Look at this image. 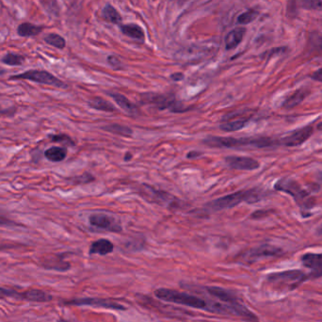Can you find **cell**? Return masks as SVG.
Returning <instances> with one entry per match:
<instances>
[{
  "label": "cell",
  "mask_w": 322,
  "mask_h": 322,
  "mask_svg": "<svg viewBox=\"0 0 322 322\" xmlns=\"http://www.w3.org/2000/svg\"><path fill=\"white\" fill-rule=\"evenodd\" d=\"M156 297L162 301H169L186 307L206 310L211 313L217 312V301H208L192 294L180 292L169 288H158L155 291Z\"/></svg>",
  "instance_id": "obj_1"
},
{
  "label": "cell",
  "mask_w": 322,
  "mask_h": 322,
  "mask_svg": "<svg viewBox=\"0 0 322 322\" xmlns=\"http://www.w3.org/2000/svg\"><path fill=\"white\" fill-rule=\"evenodd\" d=\"M204 143L215 148H238L251 146L255 148H267L276 143L270 138H231V137H208Z\"/></svg>",
  "instance_id": "obj_2"
},
{
  "label": "cell",
  "mask_w": 322,
  "mask_h": 322,
  "mask_svg": "<svg viewBox=\"0 0 322 322\" xmlns=\"http://www.w3.org/2000/svg\"><path fill=\"white\" fill-rule=\"evenodd\" d=\"M261 200L260 192L256 189H249V190H241L235 194L226 195L222 198L213 201L208 204L206 207L207 209H210L211 211H220L226 208H232L236 207L241 203H249L253 204Z\"/></svg>",
  "instance_id": "obj_3"
},
{
  "label": "cell",
  "mask_w": 322,
  "mask_h": 322,
  "mask_svg": "<svg viewBox=\"0 0 322 322\" xmlns=\"http://www.w3.org/2000/svg\"><path fill=\"white\" fill-rule=\"evenodd\" d=\"M275 189L286 192L293 197L295 202L301 208H311L315 205V201L310 196L307 190L302 188L301 184L289 177L280 179L275 184Z\"/></svg>",
  "instance_id": "obj_4"
},
{
  "label": "cell",
  "mask_w": 322,
  "mask_h": 322,
  "mask_svg": "<svg viewBox=\"0 0 322 322\" xmlns=\"http://www.w3.org/2000/svg\"><path fill=\"white\" fill-rule=\"evenodd\" d=\"M309 275L299 271H286V272H276L269 275L268 280L272 285L277 286L279 288L286 290H293L296 287L301 285L304 281H306Z\"/></svg>",
  "instance_id": "obj_5"
},
{
  "label": "cell",
  "mask_w": 322,
  "mask_h": 322,
  "mask_svg": "<svg viewBox=\"0 0 322 322\" xmlns=\"http://www.w3.org/2000/svg\"><path fill=\"white\" fill-rule=\"evenodd\" d=\"M11 79H24L37 82L40 84H45L50 86L57 87V88H66L67 85L61 80L57 79L55 76H53L50 73L46 71H40V70H30L25 72L23 74H19L12 77Z\"/></svg>",
  "instance_id": "obj_6"
},
{
  "label": "cell",
  "mask_w": 322,
  "mask_h": 322,
  "mask_svg": "<svg viewBox=\"0 0 322 322\" xmlns=\"http://www.w3.org/2000/svg\"><path fill=\"white\" fill-rule=\"evenodd\" d=\"M246 111H235L226 115L220 125V128L226 132H234L243 128L250 121V115H245Z\"/></svg>",
  "instance_id": "obj_7"
},
{
  "label": "cell",
  "mask_w": 322,
  "mask_h": 322,
  "mask_svg": "<svg viewBox=\"0 0 322 322\" xmlns=\"http://www.w3.org/2000/svg\"><path fill=\"white\" fill-rule=\"evenodd\" d=\"M66 304L69 305H77V306H93V307L106 308V309H112V310H125L122 304L109 301L106 299H97V298H83V299H77L72 301H65Z\"/></svg>",
  "instance_id": "obj_8"
},
{
  "label": "cell",
  "mask_w": 322,
  "mask_h": 322,
  "mask_svg": "<svg viewBox=\"0 0 322 322\" xmlns=\"http://www.w3.org/2000/svg\"><path fill=\"white\" fill-rule=\"evenodd\" d=\"M90 223L93 227L100 228V229L107 230L110 232H121L122 226L120 222H117L116 219L107 214H93L90 219Z\"/></svg>",
  "instance_id": "obj_9"
},
{
  "label": "cell",
  "mask_w": 322,
  "mask_h": 322,
  "mask_svg": "<svg viewBox=\"0 0 322 322\" xmlns=\"http://www.w3.org/2000/svg\"><path fill=\"white\" fill-rule=\"evenodd\" d=\"M314 129L312 126H304L301 128L294 130L292 133L283 138L282 143L287 147H296L301 145L309 140V138L313 135Z\"/></svg>",
  "instance_id": "obj_10"
},
{
  "label": "cell",
  "mask_w": 322,
  "mask_h": 322,
  "mask_svg": "<svg viewBox=\"0 0 322 322\" xmlns=\"http://www.w3.org/2000/svg\"><path fill=\"white\" fill-rule=\"evenodd\" d=\"M145 100L158 107L159 109L170 108L173 112H183L185 110L184 107L180 106L177 101L174 100L172 97H168L164 95H158V94L146 95Z\"/></svg>",
  "instance_id": "obj_11"
},
{
  "label": "cell",
  "mask_w": 322,
  "mask_h": 322,
  "mask_svg": "<svg viewBox=\"0 0 322 322\" xmlns=\"http://www.w3.org/2000/svg\"><path fill=\"white\" fill-rule=\"evenodd\" d=\"M226 164L230 168L235 170H245V171H253L260 167V163L256 159L248 158V157H236L231 156L225 158Z\"/></svg>",
  "instance_id": "obj_12"
},
{
  "label": "cell",
  "mask_w": 322,
  "mask_h": 322,
  "mask_svg": "<svg viewBox=\"0 0 322 322\" xmlns=\"http://www.w3.org/2000/svg\"><path fill=\"white\" fill-rule=\"evenodd\" d=\"M301 262L304 267L311 270L310 277H322V253L308 252L302 255Z\"/></svg>",
  "instance_id": "obj_13"
},
{
  "label": "cell",
  "mask_w": 322,
  "mask_h": 322,
  "mask_svg": "<svg viewBox=\"0 0 322 322\" xmlns=\"http://www.w3.org/2000/svg\"><path fill=\"white\" fill-rule=\"evenodd\" d=\"M283 253V250L279 248H276L271 245H262L257 248H254L252 250L246 252L245 258L247 260H256L258 258L268 257V256H278Z\"/></svg>",
  "instance_id": "obj_14"
},
{
  "label": "cell",
  "mask_w": 322,
  "mask_h": 322,
  "mask_svg": "<svg viewBox=\"0 0 322 322\" xmlns=\"http://www.w3.org/2000/svg\"><path fill=\"white\" fill-rule=\"evenodd\" d=\"M308 94H309V91L307 89H299L286 97L282 107L286 109H291L293 107H297L307 97Z\"/></svg>",
  "instance_id": "obj_15"
},
{
  "label": "cell",
  "mask_w": 322,
  "mask_h": 322,
  "mask_svg": "<svg viewBox=\"0 0 322 322\" xmlns=\"http://www.w3.org/2000/svg\"><path fill=\"white\" fill-rule=\"evenodd\" d=\"M207 290L208 293L211 296H213L215 299L221 301V302L224 303H235L237 301L236 296L233 293H231L229 291L218 287V286H208L207 287Z\"/></svg>",
  "instance_id": "obj_16"
},
{
  "label": "cell",
  "mask_w": 322,
  "mask_h": 322,
  "mask_svg": "<svg viewBox=\"0 0 322 322\" xmlns=\"http://www.w3.org/2000/svg\"><path fill=\"white\" fill-rule=\"evenodd\" d=\"M245 33H246V29L241 27L230 31L225 38L226 49L230 50V49L236 48V46L242 42Z\"/></svg>",
  "instance_id": "obj_17"
},
{
  "label": "cell",
  "mask_w": 322,
  "mask_h": 322,
  "mask_svg": "<svg viewBox=\"0 0 322 322\" xmlns=\"http://www.w3.org/2000/svg\"><path fill=\"white\" fill-rule=\"evenodd\" d=\"M114 246L112 242H110L107 239H98L94 241L91 248H90V253L91 254H100V255H106L113 251Z\"/></svg>",
  "instance_id": "obj_18"
},
{
  "label": "cell",
  "mask_w": 322,
  "mask_h": 322,
  "mask_svg": "<svg viewBox=\"0 0 322 322\" xmlns=\"http://www.w3.org/2000/svg\"><path fill=\"white\" fill-rule=\"evenodd\" d=\"M110 96L114 99L115 102L118 104L119 107H122L124 111H126L128 114L137 115L139 113L138 107L131 103L130 101L121 93H111Z\"/></svg>",
  "instance_id": "obj_19"
},
{
  "label": "cell",
  "mask_w": 322,
  "mask_h": 322,
  "mask_svg": "<svg viewBox=\"0 0 322 322\" xmlns=\"http://www.w3.org/2000/svg\"><path fill=\"white\" fill-rule=\"evenodd\" d=\"M101 17L106 21L112 24H119L122 21V16L119 12L111 5H107L101 12Z\"/></svg>",
  "instance_id": "obj_20"
},
{
  "label": "cell",
  "mask_w": 322,
  "mask_h": 322,
  "mask_svg": "<svg viewBox=\"0 0 322 322\" xmlns=\"http://www.w3.org/2000/svg\"><path fill=\"white\" fill-rule=\"evenodd\" d=\"M121 30L124 35L128 36L137 40H144V32L143 29L136 24L122 25Z\"/></svg>",
  "instance_id": "obj_21"
},
{
  "label": "cell",
  "mask_w": 322,
  "mask_h": 322,
  "mask_svg": "<svg viewBox=\"0 0 322 322\" xmlns=\"http://www.w3.org/2000/svg\"><path fill=\"white\" fill-rule=\"evenodd\" d=\"M26 301H36V302H45L52 300V296L43 290L30 289L26 291Z\"/></svg>",
  "instance_id": "obj_22"
},
{
  "label": "cell",
  "mask_w": 322,
  "mask_h": 322,
  "mask_svg": "<svg viewBox=\"0 0 322 322\" xmlns=\"http://www.w3.org/2000/svg\"><path fill=\"white\" fill-rule=\"evenodd\" d=\"M45 158L53 162H59L65 159L67 156V152L62 147H51L45 151Z\"/></svg>",
  "instance_id": "obj_23"
},
{
  "label": "cell",
  "mask_w": 322,
  "mask_h": 322,
  "mask_svg": "<svg viewBox=\"0 0 322 322\" xmlns=\"http://www.w3.org/2000/svg\"><path fill=\"white\" fill-rule=\"evenodd\" d=\"M42 31V28L38 27L35 25L29 24V23H24L18 27L17 32L22 37H31L39 34Z\"/></svg>",
  "instance_id": "obj_24"
},
{
  "label": "cell",
  "mask_w": 322,
  "mask_h": 322,
  "mask_svg": "<svg viewBox=\"0 0 322 322\" xmlns=\"http://www.w3.org/2000/svg\"><path fill=\"white\" fill-rule=\"evenodd\" d=\"M89 105L91 107L102 110V111H106V112H113L115 111V107L109 102L107 100L101 98V97H95L89 102Z\"/></svg>",
  "instance_id": "obj_25"
},
{
  "label": "cell",
  "mask_w": 322,
  "mask_h": 322,
  "mask_svg": "<svg viewBox=\"0 0 322 322\" xmlns=\"http://www.w3.org/2000/svg\"><path fill=\"white\" fill-rule=\"evenodd\" d=\"M103 128L107 130V132L114 133V134L120 135V136L131 137L132 136V133H133L132 129L129 128L128 126L122 125V124H119V123H112V124L107 125V126H105Z\"/></svg>",
  "instance_id": "obj_26"
},
{
  "label": "cell",
  "mask_w": 322,
  "mask_h": 322,
  "mask_svg": "<svg viewBox=\"0 0 322 322\" xmlns=\"http://www.w3.org/2000/svg\"><path fill=\"white\" fill-rule=\"evenodd\" d=\"M44 41L52 46L57 47L58 49H63L66 45L65 39L61 36L55 34V33L47 34L44 37Z\"/></svg>",
  "instance_id": "obj_27"
},
{
  "label": "cell",
  "mask_w": 322,
  "mask_h": 322,
  "mask_svg": "<svg viewBox=\"0 0 322 322\" xmlns=\"http://www.w3.org/2000/svg\"><path fill=\"white\" fill-rule=\"evenodd\" d=\"M43 267L50 270H56L60 272H65L70 269V264L68 262H65L61 259H52L50 261L43 264Z\"/></svg>",
  "instance_id": "obj_28"
},
{
  "label": "cell",
  "mask_w": 322,
  "mask_h": 322,
  "mask_svg": "<svg viewBox=\"0 0 322 322\" xmlns=\"http://www.w3.org/2000/svg\"><path fill=\"white\" fill-rule=\"evenodd\" d=\"M258 15H259V13L257 11L252 10V9L248 10L237 17V23L240 25H248L253 20H255L257 18Z\"/></svg>",
  "instance_id": "obj_29"
},
{
  "label": "cell",
  "mask_w": 322,
  "mask_h": 322,
  "mask_svg": "<svg viewBox=\"0 0 322 322\" xmlns=\"http://www.w3.org/2000/svg\"><path fill=\"white\" fill-rule=\"evenodd\" d=\"M26 291L25 292H18L15 289L12 288H3L0 287V299L3 298H15L19 300H25Z\"/></svg>",
  "instance_id": "obj_30"
},
{
  "label": "cell",
  "mask_w": 322,
  "mask_h": 322,
  "mask_svg": "<svg viewBox=\"0 0 322 322\" xmlns=\"http://www.w3.org/2000/svg\"><path fill=\"white\" fill-rule=\"evenodd\" d=\"M2 61L5 65H11V66H17V65H21L24 61L25 58L23 56L17 55V54H7L5 57L2 58Z\"/></svg>",
  "instance_id": "obj_31"
},
{
  "label": "cell",
  "mask_w": 322,
  "mask_h": 322,
  "mask_svg": "<svg viewBox=\"0 0 322 322\" xmlns=\"http://www.w3.org/2000/svg\"><path fill=\"white\" fill-rule=\"evenodd\" d=\"M301 8L322 12V0H300Z\"/></svg>",
  "instance_id": "obj_32"
},
{
  "label": "cell",
  "mask_w": 322,
  "mask_h": 322,
  "mask_svg": "<svg viewBox=\"0 0 322 322\" xmlns=\"http://www.w3.org/2000/svg\"><path fill=\"white\" fill-rule=\"evenodd\" d=\"M94 180L92 174H89V173H84L82 175H79L78 177L73 179L74 183L76 184H86V183H90Z\"/></svg>",
  "instance_id": "obj_33"
},
{
  "label": "cell",
  "mask_w": 322,
  "mask_h": 322,
  "mask_svg": "<svg viewBox=\"0 0 322 322\" xmlns=\"http://www.w3.org/2000/svg\"><path fill=\"white\" fill-rule=\"evenodd\" d=\"M51 141L53 142H57V143H65L67 144H74L72 142L71 139L66 135H55V136H51Z\"/></svg>",
  "instance_id": "obj_34"
},
{
  "label": "cell",
  "mask_w": 322,
  "mask_h": 322,
  "mask_svg": "<svg viewBox=\"0 0 322 322\" xmlns=\"http://www.w3.org/2000/svg\"><path fill=\"white\" fill-rule=\"evenodd\" d=\"M107 61L115 69H121L122 68L121 60L118 57H115V56H109V57H107Z\"/></svg>",
  "instance_id": "obj_35"
},
{
  "label": "cell",
  "mask_w": 322,
  "mask_h": 322,
  "mask_svg": "<svg viewBox=\"0 0 322 322\" xmlns=\"http://www.w3.org/2000/svg\"><path fill=\"white\" fill-rule=\"evenodd\" d=\"M15 225H19V224H17L14 221L9 220L7 218L0 216V226H15Z\"/></svg>",
  "instance_id": "obj_36"
},
{
  "label": "cell",
  "mask_w": 322,
  "mask_h": 322,
  "mask_svg": "<svg viewBox=\"0 0 322 322\" xmlns=\"http://www.w3.org/2000/svg\"><path fill=\"white\" fill-rule=\"evenodd\" d=\"M311 79H314L315 81H319L322 82V68H320L319 70L314 72L312 75H311Z\"/></svg>",
  "instance_id": "obj_37"
},
{
  "label": "cell",
  "mask_w": 322,
  "mask_h": 322,
  "mask_svg": "<svg viewBox=\"0 0 322 322\" xmlns=\"http://www.w3.org/2000/svg\"><path fill=\"white\" fill-rule=\"evenodd\" d=\"M171 78H172V80H174V81H180V80H182V79H184V75L181 74V73H175V74H172V76H171Z\"/></svg>",
  "instance_id": "obj_38"
},
{
  "label": "cell",
  "mask_w": 322,
  "mask_h": 322,
  "mask_svg": "<svg viewBox=\"0 0 322 322\" xmlns=\"http://www.w3.org/2000/svg\"><path fill=\"white\" fill-rule=\"evenodd\" d=\"M201 155H202V153H200V152L191 151V152H189V153L187 154V158H198V157H200Z\"/></svg>",
  "instance_id": "obj_39"
},
{
  "label": "cell",
  "mask_w": 322,
  "mask_h": 322,
  "mask_svg": "<svg viewBox=\"0 0 322 322\" xmlns=\"http://www.w3.org/2000/svg\"><path fill=\"white\" fill-rule=\"evenodd\" d=\"M131 158H132V155H131L130 153H127V154H126V156L124 157V159H125V161H127V160L130 159Z\"/></svg>",
  "instance_id": "obj_40"
},
{
  "label": "cell",
  "mask_w": 322,
  "mask_h": 322,
  "mask_svg": "<svg viewBox=\"0 0 322 322\" xmlns=\"http://www.w3.org/2000/svg\"><path fill=\"white\" fill-rule=\"evenodd\" d=\"M317 235H319V236H322V223L321 225L317 228Z\"/></svg>",
  "instance_id": "obj_41"
},
{
  "label": "cell",
  "mask_w": 322,
  "mask_h": 322,
  "mask_svg": "<svg viewBox=\"0 0 322 322\" xmlns=\"http://www.w3.org/2000/svg\"><path fill=\"white\" fill-rule=\"evenodd\" d=\"M317 179L322 182V171L320 172H318V174H317Z\"/></svg>",
  "instance_id": "obj_42"
},
{
  "label": "cell",
  "mask_w": 322,
  "mask_h": 322,
  "mask_svg": "<svg viewBox=\"0 0 322 322\" xmlns=\"http://www.w3.org/2000/svg\"><path fill=\"white\" fill-rule=\"evenodd\" d=\"M318 46H319V48H320V50L322 51V37L320 38V40H319V42H318Z\"/></svg>",
  "instance_id": "obj_43"
},
{
  "label": "cell",
  "mask_w": 322,
  "mask_h": 322,
  "mask_svg": "<svg viewBox=\"0 0 322 322\" xmlns=\"http://www.w3.org/2000/svg\"><path fill=\"white\" fill-rule=\"evenodd\" d=\"M317 129H319V130H322V122H320L318 125H317Z\"/></svg>",
  "instance_id": "obj_44"
},
{
  "label": "cell",
  "mask_w": 322,
  "mask_h": 322,
  "mask_svg": "<svg viewBox=\"0 0 322 322\" xmlns=\"http://www.w3.org/2000/svg\"><path fill=\"white\" fill-rule=\"evenodd\" d=\"M5 248H6V246H2V247L0 246V250H2V249H5Z\"/></svg>",
  "instance_id": "obj_45"
},
{
  "label": "cell",
  "mask_w": 322,
  "mask_h": 322,
  "mask_svg": "<svg viewBox=\"0 0 322 322\" xmlns=\"http://www.w3.org/2000/svg\"><path fill=\"white\" fill-rule=\"evenodd\" d=\"M58 322H70V321H67V320H63V319H60V320H59V321Z\"/></svg>",
  "instance_id": "obj_46"
},
{
  "label": "cell",
  "mask_w": 322,
  "mask_h": 322,
  "mask_svg": "<svg viewBox=\"0 0 322 322\" xmlns=\"http://www.w3.org/2000/svg\"><path fill=\"white\" fill-rule=\"evenodd\" d=\"M0 114H1V112H0Z\"/></svg>",
  "instance_id": "obj_47"
}]
</instances>
